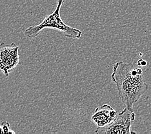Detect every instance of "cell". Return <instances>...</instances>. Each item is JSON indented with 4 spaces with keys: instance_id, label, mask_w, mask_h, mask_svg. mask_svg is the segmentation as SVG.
I'll return each mask as SVG.
<instances>
[{
    "instance_id": "3957f363",
    "label": "cell",
    "mask_w": 151,
    "mask_h": 134,
    "mask_svg": "<svg viewBox=\"0 0 151 134\" xmlns=\"http://www.w3.org/2000/svg\"><path fill=\"white\" fill-rule=\"evenodd\" d=\"M136 119V113L125 107L116 115L115 119L110 125L104 127H97L95 133L98 134H132V122Z\"/></svg>"
},
{
    "instance_id": "5b68a950",
    "label": "cell",
    "mask_w": 151,
    "mask_h": 134,
    "mask_svg": "<svg viewBox=\"0 0 151 134\" xmlns=\"http://www.w3.org/2000/svg\"><path fill=\"white\" fill-rule=\"evenodd\" d=\"M117 113L111 106L105 104L96 108L91 121L97 127H104L110 125L115 119Z\"/></svg>"
},
{
    "instance_id": "277c9868",
    "label": "cell",
    "mask_w": 151,
    "mask_h": 134,
    "mask_svg": "<svg viewBox=\"0 0 151 134\" xmlns=\"http://www.w3.org/2000/svg\"><path fill=\"white\" fill-rule=\"evenodd\" d=\"M19 47L14 43L6 44L0 43V72L8 77L19 64Z\"/></svg>"
},
{
    "instance_id": "6da1fadb",
    "label": "cell",
    "mask_w": 151,
    "mask_h": 134,
    "mask_svg": "<svg viewBox=\"0 0 151 134\" xmlns=\"http://www.w3.org/2000/svg\"><path fill=\"white\" fill-rule=\"evenodd\" d=\"M111 80L116 85L119 96L127 108L134 111L133 106L148 88L143 70L133 63L123 61L116 63L113 67Z\"/></svg>"
},
{
    "instance_id": "8992f818",
    "label": "cell",
    "mask_w": 151,
    "mask_h": 134,
    "mask_svg": "<svg viewBox=\"0 0 151 134\" xmlns=\"http://www.w3.org/2000/svg\"><path fill=\"white\" fill-rule=\"evenodd\" d=\"M14 131H12L11 129L9 123L6 121H3L0 123V133H15Z\"/></svg>"
},
{
    "instance_id": "7a4b0ae2",
    "label": "cell",
    "mask_w": 151,
    "mask_h": 134,
    "mask_svg": "<svg viewBox=\"0 0 151 134\" xmlns=\"http://www.w3.org/2000/svg\"><path fill=\"white\" fill-rule=\"evenodd\" d=\"M65 0H58L57 6L54 11L47 16L39 25L30 26L24 32L28 38H35L45 29L57 30L62 32L63 35L69 38L80 39L82 36V31L66 25L61 19L60 10Z\"/></svg>"
},
{
    "instance_id": "ba28073f",
    "label": "cell",
    "mask_w": 151,
    "mask_h": 134,
    "mask_svg": "<svg viewBox=\"0 0 151 134\" xmlns=\"http://www.w3.org/2000/svg\"><path fill=\"white\" fill-rule=\"evenodd\" d=\"M143 54L142 53H139V56H142Z\"/></svg>"
},
{
    "instance_id": "52a82bcc",
    "label": "cell",
    "mask_w": 151,
    "mask_h": 134,
    "mask_svg": "<svg viewBox=\"0 0 151 134\" xmlns=\"http://www.w3.org/2000/svg\"><path fill=\"white\" fill-rule=\"evenodd\" d=\"M136 64L138 67H145L147 64V62L142 59H139L138 61H137Z\"/></svg>"
}]
</instances>
